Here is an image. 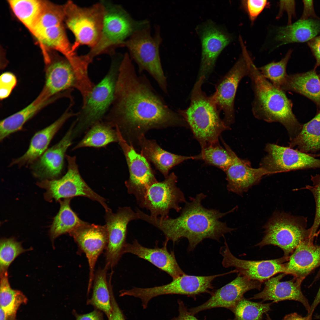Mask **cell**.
Masks as SVG:
<instances>
[{"label":"cell","mask_w":320,"mask_h":320,"mask_svg":"<svg viewBox=\"0 0 320 320\" xmlns=\"http://www.w3.org/2000/svg\"><path fill=\"white\" fill-rule=\"evenodd\" d=\"M137 139L141 149V154L148 161L152 162L165 178L169 175V170L174 167L186 160L197 159L196 156H183L166 151L155 140L147 139L144 135Z\"/></svg>","instance_id":"obj_28"},{"label":"cell","mask_w":320,"mask_h":320,"mask_svg":"<svg viewBox=\"0 0 320 320\" xmlns=\"http://www.w3.org/2000/svg\"><path fill=\"white\" fill-rule=\"evenodd\" d=\"M282 320H312V317L307 316L303 317L297 313H294L286 315Z\"/></svg>","instance_id":"obj_52"},{"label":"cell","mask_w":320,"mask_h":320,"mask_svg":"<svg viewBox=\"0 0 320 320\" xmlns=\"http://www.w3.org/2000/svg\"><path fill=\"white\" fill-rule=\"evenodd\" d=\"M64 20L75 38L72 49L76 52L80 46L94 47L100 38L104 7L102 1L89 7H81L71 1L64 6Z\"/></svg>","instance_id":"obj_9"},{"label":"cell","mask_w":320,"mask_h":320,"mask_svg":"<svg viewBox=\"0 0 320 320\" xmlns=\"http://www.w3.org/2000/svg\"><path fill=\"white\" fill-rule=\"evenodd\" d=\"M222 141L232 159L231 164L225 172L228 191L242 196L253 186L258 184L264 176L271 175L261 167L252 168L249 161L239 158L228 145Z\"/></svg>","instance_id":"obj_20"},{"label":"cell","mask_w":320,"mask_h":320,"mask_svg":"<svg viewBox=\"0 0 320 320\" xmlns=\"http://www.w3.org/2000/svg\"><path fill=\"white\" fill-rule=\"evenodd\" d=\"M75 124L73 122L58 143L47 149L40 157L30 165L32 172L35 177L45 180L52 179L61 174L63 168L65 153L72 144L73 138V133Z\"/></svg>","instance_id":"obj_22"},{"label":"cell","mask_w":320,"mask_h":320,"mask_svg":"<svg viewBox=\"0 0 320 320\" xmlns=\"http://www.w3.org/2000/svg\"><path fill=\"white\" fill-rule=\"evenodd\" d=\"M320 303V287L317 295L311 305L310 312L308 316L312 317L313 313L316 307Z\"/></svg>","instance_id":"obj_53"},{"label":"cell","mask_w":320,"mask_h":320,"mask_svg":"<svg viewBox=\"0 0 320 320\" xmlns=\"http://www.w3.org/2000/svg\"><path fill=\"white\" fill-rule=\"evenodd\" d=\"M272 303L253 302L243 297L231 310L234 315L232 320H262L263 314L271 310Z\"/></svg>","instance_id":"obj_38"},{"label":"cell","mask_w":320,"mask_h":320,"mask_svg":"<svg viewBox=\"0 0 320 320\" xmlns=\"http://www.w3.org/2000/svg\"><path fill=\"white\" fill-rule=\"evenodd\" d=\"M69 234L87 258L89 269V293L93 283L96 262L107 245L108 236L106 226L87 223L75 228Z\"/></svg>","instance_id":"obj_17"},{"label":"cell","mask_w":320,"mask_h":320,"mask_svg":"<svg viewBox=\"0 0 320 320\" xmlns=\"http://www.w3.org/2000/svg\"><path fill=\"white\" fill-rule=\"evenodd\" d=\"M319 77H320V76H319Z\"/></svg>","instance_id":"obj_56"},{"label":"cell","mask_w":320,"mask_h":320,"mask_svg":"<svg viewBox=\"0 0 320 320\" xmlns=\"http://www.w3.org/2000/svg\"><path fill=\"white\" fill-rule=\"evenodd\" d=\"M201 148V153L197 155L198 159L203 160L207 164L215 166L224 172L231 164L232 159L231 154L219 142Z\"/></svg>","instance_id":"obj_39"},{"label":"cell","mask_w":320,"mask_h":320,"mask_svg":"<svg viewBox=\"0 0 320 320\" xmlns=\"http://www.w3.org/2000/svg\"><path fill=\"white\" fill-rule=\"evenodd\" d=\"M113 127L105 122L97 123L91 127L73 149L87 147L99 148L105 147L112 143L118 142L116 131Z\"/></svg>","instance_id":"obj_34"},{"label":"cell","mask_w":320,"mask_h":320,"mask_svg":"<svg viewBox=\"0 0 320 320\" xmlns=\"http://www.w3.org/2000/svg\"><path fill=\"white\" fill-rule=\"evenodd\" d=\"M168 241L166 240L161 248H151L142 246L135 239L131 243H127L124 253L134 254L148 261L174 279L185 273L179 266L174 252L168 251Z\"/></svg>","instance_id":"obj_25"},{"label":"cell","mask_w":320,"mask_h":320,"mask_svg":"<svg viewBox=\"0 0 320 320\" xmlns=\"http://www.w3.org/2000/svg\"><path fill=\"white\" fill-rule=\"evenodd\" d=\"M13 12L31 31L39 17L44 2L39 0H9Z\"/></svg>","instance_id":"obj_37"},{"label":"cell","mask_w":320,"mask_h":320,"mask_svg":"<svg viewBox=\"0 0 320 320\" xmlns=\"http://www.w3.org/2000/svg\"><path fill=\"white\" fill-rule=\"evenodd\" d=\"M303 1L304 5L303 11L300 19L307 20L311 17L318 18L314 11L313 1L304 0Z\"/></svg>","instance_id":"obj_50"},{"label":"cell","mask_w":320,"mask_h":320,"mask_svg":"<svg viewBox=\"0 0 320 320\" xmlns=\"http://www.w3.org/2000/svg\"><path fill=\"white\" fill-rule=\"evenodd\" d=\"M320 33V20L300 19L293 24L277 29L275 40L277 46L308 41Z\"/></svg>","instance_id":"obj_29"},{"label":"cell","mask_w":320,"mask_h":320,"mask_svg":"<svg viewBox=\"0 0 320 320\" xmlns=\"http://www.w3.org/2000/svg\"><path fill=\"white\" fill-rule=\"evenodd\" d=\"M242 55L232 68L217 83L216 90L211 97L220 111L224 114L223 120L230 127L235 121L234 103L239 84L249 72V55L243 48Z\"/></svg>","instance_id":"obj_11"},{"label":"cell","mask_w":320,"mask_h":320,"mask_svg":"<svg viewBox=\"0 0 320 320\" xmlns=\"http://www.w3.org/2000/svg\"><path fill=\"white\" fill-rule=\"evenodd\" d=\"M266 155L261 159L260 167L271 175L298 170L320 168V159L289 147L268 143Z\"/></svg>","instance_id":"obj_14"},{"label":"cell","mask_w":320,"mask_h":320,"mask_svg":"<svg viewBox=\"0 0 320 320\" xmlns=\"http://www.w3.org/2000/svg\"><path fill=\"white\" fill-rule=\"evenodd\" d=\"M0 320H7V317L3 310L0 308Z\"/></svg>","instance_id":"obj_54"},{"label":"cell","mask_w":320,"mask_h":320,"mask_svg":"<svg viewBox=\"0 0 320 320\" xmlns=\"http://www.w3.org/2000/svg\"><path fill=\"white\" fill-rule=\"evenodd\" d=\"M61 95L51 97L44 89L32 102L24 108L1 121L0 140L22 129L24 124L41 109L58 98Z\"/></svg>","instance_id":"obj_27"},{"label":"cell","mask_w":320,"mask_h":320,"mask_svg":"<svg viewBox=\"0 0 320 320\" xmlns=\"http://www.w3.org/2000/svg\"><path fill=\"white\" fill-rule=\"evenodd\" d=\"M0 305L8 317H14L19 307L27 299L23 293L11 287L7 271L0 273Z\"/></svg>","instance_id":"obj_36"},{"label":"cell","mask_w":320,"mask_h":320,"mask_svg":"<svg viewBox=\"0 0 320 320\" xmlns=\"http://www.w3.org/2000/svg\"><path fill=\"white\" fill-rule=\"evenodd\" d=\"M122 57L119 55L113 59L110 67L102 80L95 85L82 102L75 121L73 134L81 132L100 121L111 107L114 99L120 65Z\"/></svg>","instance_id":"obj_7"},{"label":"cell","mask_w":320,"mask_h":320,"mask_svg":"<svg viewBox=\"0 0 320 320\" xmlns=\"http://www.w3.org/2000/svg\"><path fill=\"white\" fill-rule=\"evenodd\" d=\"M105 219L108 236L105 265L111 268L117 264L124 254L128 223L139 219V217L138 213L130 207H125L119 208L116 213L112 211L106 212Z\"/></svg>","instance_id":"obj_15"},{"label":"cell","mask_w":320,"mask_h":320,"mask_svg":"<svg viewBox=\"0 0 320 320\" xmlns=\"http://www.w3.org/2000/svg\"><path fill=\"white\" fill-rule=\"evenodd\" d=\"M108 269L105 265L96 271L93 279L92 296L87 303L104 312L108 319L111 316L112 311L109 281L107 280Z\"/></svg>","instance_id":"obj_33"},{"label":"cell","mask_w":320,"mask_h":320,"mask_svg":"<svg viewBox=\"0 0 320 320\" xmlns=\"http://www.w3.org/2000/svg\"><path fill=\"white\" fill-rule=\"evenodd\" d=\"M35 37L45 45L61 52L72 63L80 60L81 56L72 50L63 24L47 28Z\"/></svg>","instance_id":"obj_32"},{"label":"cell","mask_w":320,"mask_h":320,"mask_svg":"<svg viewBox=\"0 0 320 320\" xmlns=\"http://www.w3.org/2000/svg\"><path fill=\"white\" fill-rule=\"evenodd\" d=\"M241 4L253 23L263 10L268 7L269 3L266 0H248L242 1Z\"/></svg>","instance_id":"obj_44"},{"label":"cell","mask_w":320,"mask_h":320,"mask_svg":"<svg viewBox=\"0 0 320 320\" xmlns=\"http://www.w3.org/2000/svg\"><path fill=\"white\" fill-rule=\"evenodd\" d=\"M280 2L281 7L282 9H285L287 11L289 16V23L291 24V20L292 15L295 12V2L294 1H282Z\"/></svg>","instance_id":"obj_51"},{"label":"cell","mask_w":320,"mask_h":320,"mask_svg":"<svg viewBox=\"0 0 320 320\" xmlns=\"http://www.w3.org/2000/svg\"><path fill=\"white\" fill-rule=\"evenodd\" d=\"M199 33L202 44V55L199 77L206 78L212 71L217 59L222 50L231 41L230 35L213 23L202 24Z\"/></svg>","instance_id":"obj_21"},{"label":"cell","mask_w":320,"mask_h":320,"mask_svg":"<svg viewBox=\"0 0 320 320\" xmlns=\"http://www.w3.org/2000/svg\"><path fill=\"white\" fill-rule=\"evenodd\" d=\"M118 142L126 158L129 176L125 184L128 193L134 195L139 205L143 201L150 187L158 182L148 160L135 151L132 144L122 136L119 128L115 127Z\"/></svg>","instance_id":"obj_12"},{"label":"cell","mask_w":320,"mask_h":320,"mask_svg":"<svg viewBox=\"0 0 320 320\" xmlns=\"http://www.w3.org/2000/svg\"><path fill=\"white\" fill-rule=\"evenodd\" d=\"M220 252L223 257V267H233L236 273L251 280L262 282L278 273H285V263H284L288 261L289 257L283 256L279 259L262 260L240 259L231 253L225 240Z\"/></svg>","instance_id":"obj_16"},{"label":"cell","mask_w":320,"mask_h":320,"mask_svg":"<svg viewBox=\"0 0 320 320\" xmlns=\"http://www.w3.org/2000/svg\"><path fill=\"white\" fill-rule=\"evenodd\" d=\"M313 237L302 241L285 263V273L304 279L311 272L320 266V246L313 243Z\"/></svg>","instance_id":"obj_26"},{"label":"cell","mask_w":320,"mask_h":320,"mask_svg":"<svg viewBox=\"0 0 320 320\" xmlns=\"http://www.w3.org/2000/svg\"><path fill=\"white\" fill-rule=\"evenodd\" d=\"M289 147L306 153L320 151V110L310 121L303 124L298 135L290 141Z\"/></svg>","instance_id":"obj_31"},{"label":"cell","mask_w":320,"mask_h":320,"mask_svg":"<svg viewBox=\"0 0 320 320\" xmlns=\"http://www.w3.org/2000/svg\"><path fill=\"white\" fill-rule=\"evenodd\" d=\"M68 166L65 175L58 180H45L38 185L45 189V196L47 200L54 199L72 198L77 196L87 197L98 201L103 207L106 212L111 209L105 203V199L92 190L81 177L76 163V157L66 155Z\"/></svg>","instance_id":"obj_10"},{"label":"cell","mask_w":320,"mask_h":320,"mask_svg":"<svg viewBox=\"0 0 320 320\" xmlns=\"http://www.w3.org/2000/svg\"><path fill=\"white\" fill-rule=\"evenodd\" d=\"M159 26H155L153 36L150 25L134 33L123 43L128 49L132 60L137 64L138 72H147L165 94L168 93L167 78L164 72L159 49L162 41Z\"/></svg>","instance_id":"obj_6"},{"label":"cell","mask_w":320,"mask_h":320,"mask_svg":"<svg viewBox=\"0 0 320 320\" xmlns=\"http://www.w3.org/2000/svg\"><path fill=\"white\" fill-rule=\"evenodd\" d=\"M74 103L71 102L68 108L57 120L44 128L36 132L32 138L27 151L21 156L13 159L9 167L30 165L47 150L51 140L65 122L69 118L77 116L71 109Z\"/></svg>","instance_id":"obj_24"},{"label":"cell","mask_w":320,"mask_h":320,"mask_svg":"<svg viewBox=\"0 0 320 320\" xmlns=\"http://www.w3.org/2000/svg\"><path fill=\"white\" fill-rule=\"evenodd\" d=\"M0 247V273L7 271L8 267L16 257L29 250L24 249L21 243L12 238L1 239Z\"/></svg>","instance_id":"obj_42"},{"label":"cell","mask_w":320,"mask_h":320,"mask_svg":"<svg viewBox=\"0 0 320 320\" xmlns=\"http://www.w3.org/2000/svg\"><path fill=\"white\" fill-rule=\"evenodd\" d=\"M308 44L316 60V69L320 66V34L308 41Z\"/></svg>","instance_id":"obj_47"},{"label":"cell","mask_w":320,"mask_h":320,"mask_svg":"<svg viewBox=\"0 0 320 320\" xmlns=\"http://www.w3.org/2000/svg\"><path fill=\"white\" fill-rule=\"evenodd\" d=\"M177 180L176 175L172 172L164 180L153 184L148 189L140 207L149 210L150 215L162 218L169 217L171 209L177 212L181 211L180 204L186 201L183 193L176 185Z\"/></svg>","instance_id":"obj_13"},{"label":"cell","mask_w":320,"mask_h":320,"mask_svg":"<svg viewBox=\"0 0 320 320\" xmlns=\"http://www.w3.org/2000/svg\"><path fill=\"white\" fill-rule=\"evenodd\" d=\"M310 155H311V156H313V157H320V153L316 154H310Z\"/></svg>","instance_id":"obj_55"},{"label":"cell","mask_w":320,"mask_h":320,"mask_svg":"<svg viewBox=\"0 0 320 320\" xmlns=\"http://www.w3.org/2000/svg\"><path fill=\"white\" fill-rule=\"evenodd\" d=\"M307 218L303 216L275 212L264 226V236L256 246H277L283 250L284 256L288 257L302 241L313 237L310 228H307Z\"/></svg>","instance_id":"obj_8"},{"label":"cell","mask_w":320,"mask_h":320,"mask_svg":"<svg viewBox=\"0 0 320 320\" xmlns=\"http://www.w3.org/2000/svg\"><path fill=\"white\" fill-rule=\"evenodd\" d=\"M262 282L251 280L239 274L233 280L212 294L210 298L201 305L189 310L194 315L199 312L212 308H233L244 297V294L253 289L260 290Z\"/></svg>","instance_id":"obj_19"},{"label":"cell","mask_w":320,"mask_h":320,"mask_svg":"<svg viewBox=\"0 0 320 320\" xmlns=\"http://www.w3.org/2000/svg\"><path fill=\"white\" fill-rule=\"evenodd\" d=\"M231 273L207 276L189 275L186 274L173 279L169 283L160 286L143 288L142 297L149 302L153 298L160 295L178 294L194 295L202 293H209L213 288L212 282L216 278Z\"/></svg>","instance_id":"obj_18"},{"label":"cell","mask_w":320,"mask_h":320,"mask_svg":"<svg viewBox=\"0 0 320 320\" xmlns=\"http://www.w3.org/2000/svg\"><path fill=\"white\" fill-rule=\"evenodd\" d=\"M206 197L203 193L195 197H190V201L185 203L180 215L176 218L154 217L143 212L141 219L161 231L168 241L175 243L182 238L187 239L188 251H192L204 239L219 241L225 234L235 229L228 227L220 219L234 211L236 207L225 212L207 209L201 204Z\"/></svg>","instance_id":"obj_2"},{"label":"cell","mask_w":320,"mask_h":320,"mask_svg":"<svg viewBox=\"0 0 320 320\" xmlns=\"http://www.w3.org/2000/svg\"><path fill=\"white\" fill-rule=\"evenodd\" d=\"M312 184L303 188L308 190L312 193L315 203V212L313 224L310 228L311 234L315 236L320 226V175H311Z\"/></svg>","instance_id":"obj_43"},{"label":"cell","mask_w":320,"mask_h":320,"mask_svg":"<svg viewBox=\"0 0 320 320\" xmlns=\"http://www.w3.org/2000/svg\"><path fill=\"white\" fill-rule=\"evenodd\" d=\"M104 7L102 30L99 39L87 56L92 61L104 53L114 54L115 49L137 31L150 25L147 20H136L121 6L102 1Z\"/></svg>","instance_id":"obj_5"},{"label":"cell","mask_w":320,"mask_h":320,"mask_svg":"<svg viewBox=\"0 0 320 320\" xmlns=\"http://www.w3.org/2000/svg\"><path fill=\"white\" fill-rule=\"evenodd\" d=\"M112 307L111 314L108 320H125L124 315L114 296L112 285L110 286Z\"/></svg>","instance_id":"obj_46"},{"label":"cell","mask_w":320,"mask_h":320,"mask_svg":"<svg viewBox=\"0 0 320 320\" xmlns=\"http://www.w3.org/2000/svg\"><path fill=\"white\" fill-rule=\"evenodd\" d=\"M280 89L302 95L312 100L320 110V78L315 69L288 75Z\"/></svg>","instance_id":"obj_30"},{"label":"cell","mask_w":320,"mask_h":320,"mask_svg":"<svg viewBox=\"0 0 320 320\" xmlns=\"http://www.w3.org/2000/svg\"><path fill=\"white\" fill-rule=\"evenodd\" d=\"M103 118L113 127H117L121 133L137 139L151 129L187 126L145 74L137 73L127 53L120 65L112 103Z\"/></svg>","instance_id":"obj_1"},{"label":"cell","mask_w":320,"mask_h":320,"mask_svg":"<svg viewBox=\"0 0 320 320\" xmlns=\"http://www.w3.org/2000/svg\"><path fill=\"white\" fill-rule=\"evenodd\" d=\"M17 83L15 75L10 72L2 73L0 77V98L3 100L9 96Z\"/></svg>","instance_id":"obj_45"},{"label":"cell","mask_w":320,"mask_h":320,"mask_svg":"<svg viewBox=\"0 0 320 320\" xmlns=\"http://www.w3.org/2000/svg\"><path fill=\"white\" fill-rule=\"evenodd\" d=\"M286 275L282 273L265 281L263 290L250 299H261L262 302L271 300L272 303L285 300L297 301L302 304L309 313L311 306L301 290V284L303 280L294 277L289 281H281Z\"/></svg>","instance_id":"obj_23"},{"label":"cell","mask_w":320,"mask_h":320,"mask_svg":"<svg viewBox=\"0 0 320 320\" xmlns=\"http://www.w3.org/2000/svg\"><path fill=\"white\" fill-rule=\"evenodd\" d=\"M71 198L60 200V208L51 225L50 233L52 239L66 233H69L78 227L87 223L81 220L70 206Z\"/></svg>","instance_id":"obj_35"},{"label":"cell","mask_w":320,"mask_h":320,"mask_svg":"<svg viewBox=\"0 0 320 320\" xmlns=\"http://www.w3.org/2000/svg\"><path fill=\"white\" fill-rule=\"evenodd\" d=\"M248 76L254 93L252 111L256 119L269 123L278 122L287 130L289 140L299 133L303 124L292 111V104L284 91L264 78L250 57Z\"/></svg>","instance_id":"obj_3"},{"label":"cell","mask_w":320,"mask_h":320,"mask_svg":"<svg viewBox=\"0 0 320 320\" xmlns=\"http://www.w3.org/2000/svg\"><path fill=\"white\" fill-rule=\"evenodd\" d=\"M206 78L199 77L193 89L189 106L177 112L191 129L201 147L219 142L224 131L229 129L220 116V111L212 100L202 90Z\"/></svg>","instance_id":"obj_4"},{"label":"cell","mask_w":320,"mask_h":320,"mask_svg":"<svg viewBox=\"0 0 320 320\" xmlns=\"http://www.w3.org/2000/svg\"><path fill=\"white\" fill-rule=\"evenodd\" d=\"M64 18L63 6H54L44 2L41 15L31 31L36 36L47 28L63 24Z\"/></svg>","instance_id":"obj_40"},{"label":"cell","mask_w":320,"mask_h":320,"mask_svg":"<svg viewBox=\"0 0 320 320\" xmlns=\"http://www.w3.org/2000/svg\"><path fill=\"white\" fill-rule=\"evenodd\" d=\"M73 313L76 320H104L102 313L96 309L90 313L85 314H79L74 310L73 311Z\"/></svg>","instance_id":"obj_49"},{"label":"cell","mask_w":320,"mask_h":320,"mask_svg":"<svg viewBox=\"0 0 320 320\" xmlns=\"http://www.w3.org/2000/svg\"><path fill=\"white\" fill-rule=\"evenodd\" d=\"M292 52V50L290 49L280 61L271 62L258 68L264 78L279 89H280L288 75L286 68Z\"/></svg>","instance_id":"obj_41"},{"label":"cell","mask_w":320,"mask_h":320,"mask_svg":"<svg viewBox=\"0 0 320 320\" xmlns=\"http://www.w3.org/2000/svg\"><path fill=\"white\" fill-rule=\"evenodd\" d=\"M177 302L178 315L173 318L171 320H199L190 313L182 301L179 299Z\"/></svg>","instance_id":"obj_48"}]
</instances>
